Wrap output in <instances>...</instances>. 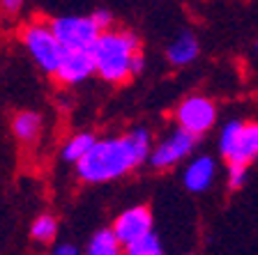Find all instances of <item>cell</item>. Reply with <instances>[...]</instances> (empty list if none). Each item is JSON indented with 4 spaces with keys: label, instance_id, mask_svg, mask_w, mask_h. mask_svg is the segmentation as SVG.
Masks as SVG:
<instances>
[{
    "label": "cell",
    "instance_id": "cell-1",
    "mask_svg": "<svg viewBox=\"0 0 258 255\" xmlns=\"http://www.w3.org/2000/svg\"><path fill=\"white\" fill-rule=\"evenodd\" d=\"M152 147L150 133L132 129L118 138H102L90 145L86 154L76 161V175L88 184H104L136 170Z\"/></svg>",
    "mask_w": 258,
    "mask_h": 255
},
{
    "label": "cell",
    "instance_id": "cell-2",
    "mask_svg": "<svg viewBox=\"0 0 258 255\" xmlns=\"http://www.w3.org/2000/svg\"><path fill=\"white\" fill-rule=\"evenodd\" d=\"M95 74L111 85L124 83L129 76V62L141 51V42L134 32L127 30H102L92 44Z\"/></svg>",
    "mask_w": 258,
    "mask_h": 255
},
{
    "label": "cell",
    "instance_id": "cell-3",
    "mask_svg": "<svg viewBox=\"0 0 258 255\" xmlns=\"http://www.w3.org/2000/svg\"><path fill=\"white\" fill-rule=\"evenodd\" d=\"M219 152L228 163L251 165L258 156V127L256 122L231 120L219 136Z\"/></svg>",
    "mask_w": 258,
    "mask_h": 255
},
{
    "label": "cell",
    "instance_id": "cell-4",
    "mask_svg": "<svg viewBox=\"0 0 258 255\" xmlns=\"http://www.w3.org/2000/svg\"><path fill=\"white\" fill-rule=\"evenodd\" d=\"M21 42L30 58L35 60L44 74H53L58 67V60L62 55V46L55 39L51 26L44 21H32L21 30Z\"/></svg>",
    "mask_w": 258,
    "mask_h": 255
},
{
    "label": "cell",
    "instance_id": "cell-5",
    "mask_svg": "<svg viewBox=\"0 0 258 255\" xmlns=\"http://www.w3.org/2000/svg\"><path fill=\"white\" fill-rule=\"evenodd\" d=\"M196 147V136L189 131H184L182 127L173 129L168 136L159 140L157 147H150L148 152V163L152 165L155 170H166L177 165L180 161H184Z\"/></svg>",
    "mask_w": 258,
    "mask_h": 255
},
{
    "label": "cell",
    "instance_id": "cell-6",
    "mask_svg": "<svg viewBox=\"0 0 258 255\" xmlns=\"http://www.w3.org/2000/svg\"><path fill=\"white\" fill-rule=\"evenodd\" d=\"M53 30L55 39L62 48H92L99 28L92 23L90 16H58L48 23Z\"/></svg>",
    "mask_w": 258,
    "mask_h": 255
},
{
    "label": "cell",
    "instance_id": "cell-7",
    "mask_svg": "<svg viewBox=\"0 0 258 255\" xmlns=\"http://www.w3.org/2000/svg\"><path fill=\"white\" fill-rule=\"evenodd\" d=\"M175 120L184 131L194 133V136L199 138V136L208 133L210 129L215 127L217 106L208 97H187V99L177 106Z\"/></svg>",
    "mask_w": 258,
    "mask_h": 255
},
{
    "label": "cell",
    "instance_id": "cell-8",
    "mask_svg": "<svg viewBox=\"0 0 258 255\" xmlns=\"http://www.w3.org/2000/svg\"><path fill=\"white\" fill-rule=\"evenodd\" d=\"M95 74L90 48H62L53 76L62 85H79Z\"/></svg>",
    "mask_w": 258,
    "mask_h": 255
},
{
    "label": "cell",
    "instance_id": "cell-9",
    "mask_svg": "<svg viewBox=\"0 0 258 255\" xmlns=\"http://www.w3.org/2000/svg\"><path fill=\"white\" fill-rule=\"evenodd\" d=\"M111 230H113V234L118 237L120 246L124 248V246L132 244L136 237H141V234H145L148 230H152V212L148 207H143V205L129 207L115 218V223H113Z\"/></svg>",
    "mask_w": 258,
    "mask_h": 255
},
{
    "label": "cell",
    "instance_id": "cell-10",
    "mask_svg": "<svg viewBox=\"0 0 258 255\" xmlns=\"http://www.w3.org/2000/svg\"><path fill=\"white\" fill-rule=\"evenodd\" d=\"M217 177V163L212 156H196L194 161H189V165L184 168L182 182L191 193H205L210 186L215 184Z\"/></svg>",
    "mask_w": 258,
    "mask_h": 255
},
{
    "label": "cell",
    "instance_id": "cell-11",
    "mask_svg": "<svg viewBox=\"0 0 258 255\" xmlns=\"http://www.w3.org/2000/svg\"><path fill=\"white\" fill-rule=\"evenodd\" d=\"M166 58L175 67H187L199 58V42L191 32H180L166 48Z\"/></svg>",
    "mask_w": 258,
    "mask_h": 255
},
{
    "label": "cell",
    "instance_id": "cell-12",
    "mask_svg": "<svg viewBox=\"0 0 258 255\" xmlns=\"http://www.w3.org/2000/svg\"><path fill=\"white\" fill-rule=\"evenodd\" d=\"M42 115L32 111H23V113H16L14 120H12V131H14L16 140L21 143H32V140L39 138L42 133Z\"/></svg>",
    "mask_w": 258,
    "mask_h": 255
},
{
    "label": "cell",
    "instance_id": "cell-13",
    "mask_svg": "<svg viewBox=\"0 0 258 255\" xmlns=\"http://www.w3.org/2000/svg\"><path fill=\"white\" fill-rule=\"evenodd\" d=\"M88 253L90 255H120L122 253V246H120L118 237L113 234L111 228H104V230H97L90 237Z\"/></svg>",
    "mask_w": 258,
    "mask_h": 255
},
{
    "label": "cell",
    "instance_id": "cell-14",
    "mask_svg": "<svg viewBox=\"0 0 258 255\" xmlns=\"http://www.w3.org/2000/svg\"><path fill=\"white\" fill-rule=\"evenodd\" d=\"M124 253L127 255H161L164 253V246H161V239L157 237L155 230H148L145 234L136 237L132 244L124 246Z\"/></svg>",
    "mask_w": 258,
    "mask_h": 255
},
{
    "label": "cell",
    "instance_id": "cell-15",
    "mask_svg": "<svg viewBox=\"0 0 258 255\" xmlns=\"http://www.w3.org/2000/svg\"><path fill=\"white\" fill-rule=\"evenodd\" d=\"M92 143H95V136H92L90 131L74 133V136H72V138L64 143V147H62V159L67 161V163H76V161H79L81 156H83L88 149H90Z\"/></svg>",
    "mask_w": 258,
    "mask_h": 255
},
{
    "label": "cell",
    "instance_id": "cell-16",
    "mask_svg": "<svg viewBox=\"0 0 258 255\" xmlns=\"http://www.w3.org/2000/svg\"><path fill=\"white\" fill-rule=\"evenodd\" d=\"M58 234V221H55L51 214H42L32 221L30 225V237L37 244H51Z\"/></svg>",
    "mask_w": 258,
    "mask_h": 255
},
{
    "label": "cell",
    "instance_id": "cell-17",
    "mask_svg": "<svg viewBox=\"0 0 258 255\" xmlns=\"http://www.w3.org/2000/svg\"><path fill=\"white\" fill-rule=\"evenodd\" d=\"M247 177H249V165L228 163V186L233 191H237V189H242L247 184Z\"/></svg>",
    "mask_w": 258,
    "mask_h": 255
},
{
    "label": "cell",
    "instance_id": "cell-18",
    "mask_svg": "<svg viewBox=\"0 0 258 255\" xmlns=\"http://www.w3.org/2000/svg\"><path fill=\"white\" fill-rule=\"evenodd\" d=\"M90 19H92V23H95L99 30H108V28L113 26V14L108 10H95L90 14Z\"/></svg>",
    "mask_w": 258,
    "mask_h": 255
},
{
    "label": "cell",
    "instance_id": "cell-19",
    "mask_svg": "<svg viewBox=\"0 0 258 255\" xmlns=\"http://www.w3.org/2000/svg\"><path fill=\"white\" fill-rule=\"evenodd\" d=\"M143 67H145V60H143V55H141V51H139V53H134L132 62H129V76H139L141 71H143Z\"/></svg>",
    "mask_w": 258,
    "mask_h": 255
},
{
    "label": "cell",
    "instance_id": "cell-20",
    "mask_svg": "<svg viewBox=\"0 0 258 255\" xmlns=\"http://www.w3.org/2000/svg\"><path fill=\"white\" fill-rule=\"evenodd\" d=\"M23 7V0H0V10L5 14H16Z\"/></svg>",
    "mask_w": 258,
    "mask_h": 255
},
{
    "label": "cell",
    "instance_id": "cell-21",
    "mask_svg": "<svg viewBox=\"0 0 258 255\" xmlns=\"http://www.w3.org/2000/svg\"><path fill=\"white\" fill-rule=\"evenodd\" d=\"M55 255H79V248H76L74 244H60L53 248Z\"/></svg>",
    "mask_w": 258,
    "mask_h": 255
}]
</instances>
